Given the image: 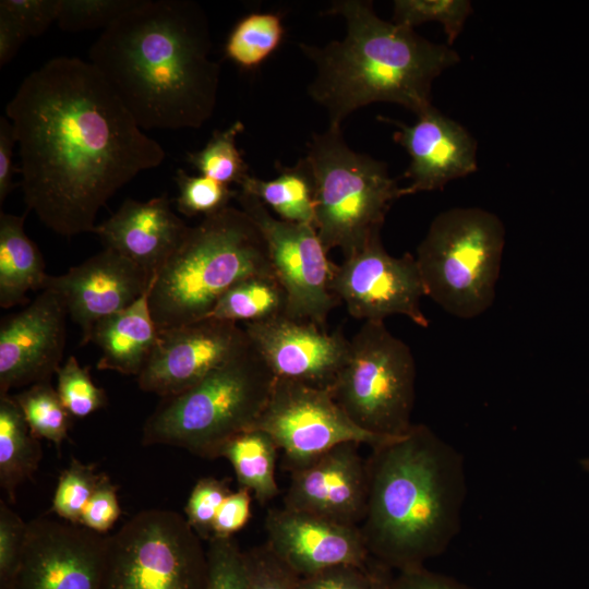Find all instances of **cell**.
Here are the masks:
<instances>
[{"label":"cell","instance_id":"7","mask_svg":"<svg viewBox=\"0 0 589 589\" xmlns=\"http://www.w3.org/2000/svg\"><path fill=\"white\" fill-rule=\"evenodd\" d=\"M306 147L315 183L314 228L327 252L337 248L348 257L381 235L401 188L384 161L351 149L341 128L313 134Z\"/></svg>","mask_w":589,"mask_h":589},{"label":"cell","instance_id":"11","mask_svg":"<svg viewBox=\"0 0 589 589\" xmlns=\"http://www.w3.org/2000/svg\"><path fill=\"white\" fill-rule=\"evenodd\" d=\"M254 429L274 438L290 472L339 444L356 442L374 447L394 437L360 429L338 406L329 389L279 377L275 378Z\"/></svg>","mask_w":589,"mask_h":589},{"label":"cell","instance_id":"21","mask_svg":"<svg viewBox=\"0 0 589 589\" xmlns=\"http://www.w3.org/2000/svg\"><path fill=\"white\" fill-rule=\"evenodd\" d=\"M378 118L397 127L393 137L410 157L404 175L410 183L401 188L402 196L441 190L449 181L477 171V141L437 108L431 106L411 125Z\"/></svg>","mask_w":589,"mask_h":589},{"label":"cell","instance_id":"43","mask_svg":"<svg viewBox=\"0 0 589 589\" xmlns=\"http://www.w3.org/2000/svg\"><path fill=\"white\" fill-rule=\"evenodd\" d=\"M372 578L366 567L338 565L300 577L299 589H371Z\"/></svg>","mask_w":589,"mask_h":589},{"label":"cell","instance_id":"15","mask_svg":"<svg viewBox=\"0 0 589 589\" xmlns=\"http://www.w3.org/2000/svg\"><path fill=\"white\" fill-rule=\"evenodd\" d=\"M106 537L62 519H33L9 589H99Z\"/></svg>","mask_w":589,"mask_h":589},{"label":"cell","instance_id":"24","mask_svg":"<svg viewBox=\"0 0 589 589\" xmlns=\"http://www.w3.org/2000/svg\"><path fill=\"white\" fill-rule=\"evenodd\" d=\"M24 215L0 213V306L28 301L29 291L43 290L48 277L38 247L24 230Z\"/></svg>","mask_w":589,"mask_h":589},{"label":"cell","instance_id":"36","mask_svg":"<svg viewBox=\"0 0 589 589\" xmlns=\"http://www.w3.org/2000/svg\"><path fill=\"white\" fill-rule=\"evenodd\" d=\"M206 589H251L244 551L231 538L208 541Z\"/></svg>","mask_w":589,"mask_h":589},{"label":"cell","instance_id":"33","mask_svg":"<svg viewBox=\"0 0 589 589\" xmlns=\"http://www.w3.org/2000/svg\"><path fill=\"white\" fill-rule=\"evenodd\" d=\"M103 476V472H96L94 464L72 458L59 476L51 510L62 520L80 525L82 513Z\"/></svg>","mask_w":589,"mask_h":589},{"label":"cell","instance_id":"49","mask_svg":"<svg viewBox=\"0 0 589 589\" xmlns=\"http://www.w3.org/2000/svg\"><path fill=\"white\" fill-rule=\"evenodd\" d=\"M580 465L585 471L589 472V458L580 460Z\"/></svg>","mask_w":589,"mask_h":589},{"label":"cell","instance_id":"20","mask_svg":"<svg viewBox=\"0 0 589 589\" xmlns=\"http://www.w3.org/2000/svg\"><path fill=\"white\" fill-rule=\"evenodd\" d=\"M359 443L339 444L291 471L284 506L360 526L368 504V462Z\"/></svg>","mask_w":589,"mask_h":589},{"label":"cell","instance_id":"38","mask_svg":"<svg viewBox=\"0 0 589 589\" xmlns=\"http://www.w3.org/2000/svg\"><path fill=\"white\" fill-rule=\"evenodd\" d=\"M229 480L214 477L201 478L193 486L184 507L185 518L202 540L213 537L217 510L231 493Z\"/></svg>","mask_w":589,"mask_h":589},{"label":"cell","instance_id":"18","mask_svg":"<svg viewBox=\"0 0 589 589\" xmlns=\"http://www.w3.org/2000/svg\"><path fill=\"white\" fill-rule=\"evenodd\" d=\"M154 277L118 252L104 249L59 276L48 275L43 289L57 291L80 327L81 346L91 342L95 324L141 298Z\"/></svg>","mask_w":589,"mask_h":589},{"label":"cell","instance_id":"1","mask_svg":"<svg viewBox=\"0 0 589 589\" xmlns=\"http://www.w3.org/2000/svg\"><path fill=\"white\" fill-rule=\"evenodd\" d=\"M5 117L27 211L60 236L93 232L108 200L165 159L100 72L77 57L52 58L25 76Z\"/></svg>","mask_w":589,"mask_h":589},{"label":"cell","instance_id":"17","mask_svg":"<svg viewBox=\"0 0 589 589\" xmlns=\"http://www.w3.org/2000/svg\"><path fill=\"white\" fill-rule=\"evenodd\" d=\"M275 377L330 389L349 352L350 339L308 321L284 315L243 326Z\"/></svg>","mask_w":589,"mask_h":589},{"label":"cell","instance_id":"46","mask_svg":"<svg viewBox=\"0 0 589 589\" xmlns=\"http://www.w3.org/2000/svg\"><path fill=\"white\" fill-rule=\"evenodd\" d=\"M16 139L12 123L4 116L0 118V205L14 189L13 175L15 172L13 164V148Z\"/></svg>","mask_w":589,"mask_h":589},{"label":"cell","instance_id":"31","mask_svg":"<svg viewBox=\"0 0 589 589\" xmlns=\"http://www.w3.org/2000/svg\"><path fill=\"white\" fill-rule=\"evenodd\" d=\"M35 437L45 438L60 449L73 418L63 406L50 381L28 386L13 395Z\"/></svg>","mask_w":589,"mask_h":589},{"label":"cell","instance_id":"37","mask_svg":"<svg viewBox=\"0 0 589 589\" xmlns=\"http://www.w3.org/2000/svg\"><path fill=\"white\" fill-rule=\"evenodd\" d=\"M137 0H60L57 23L64 32L108 27Z\"/></svg>","mask_w":589,"mask_h":589},{"label":"cell","instance_id":"47","mask_svg":"<svg viewBox=\"0 0 589 589\" xmlns=\"http://www.w3.org/2000/svg\"><path fill=\"white\" fill-rule=\"evenodd\" d=\"M27 35L19 25V23L4 10L0 9V67L2 68L10 62L23 43L27 39Z\"/></svg>","mask_w":589,"mask_h":589},{"label":"cell","instance_id":"30","mask_svg":"<svg viewBox=\"0 0 589 589\" xmlns=\"http://www.w3.org/2000/svg\"><path fill=\"white\" fill-rule=\"evenodd\" d=\"M243 129V122L236 120L227 129L214 131L202 149L187 154V161L200 175L227 185H239L250 175L249 166L237 147V136Z\"/></svg>","mask_w":589,"mask_h":589},{"label":"cell","instance_id":"6","mask_svg":"<svg viewBox=\"0 0 589 589\" xmlns=\"http://www.w3.org/2000/svg\"><path fill=\"white\" fill-rule=\"evenodd\" d=\"M275 378L251 344L192 387L161 398L143 425L142 443L219 458L228 441L254 429Z\"/></svg>","mask_w":589,"mask_h":589},{"label":"cell","instance_id":"10","mask_svg":"<svg viewBox=\"0 0 589 589\" xmlns=\"http://www.w3.org/2000/svg\"><path fill=\"white\" fill-rule=\"evenodd\" d=\"M201 540L181 514L142 510L106 537L99 589H206Z\"/></svg>","mask_w":589,"mask_h":589},{"label":"cell","instance_id":"23","mask_svg":"<svg viewBox=\"0 0 589 589\" xmlns=\"http://www.w3.org/2000/svg\"><path fill=\"white\" fill-rule=\"evenodd\" d=\"M149 290L127 309L95 324L91 341L101 353L98 370L134 376L143 370L159 332L149 309Z\"/></svg>","mask_w":589,"mask_h":589},{"label":"cell","instance_id":"27","mask_svg":"<svg viewBox=\"0 0 589 589\" xmlns=\"http://www.w3.org/2000/svg\"><path fill=\"white\" fill-rule=\"evenodd\" d=\"M279 450L265 431L251 429L228 441L220 450L233 467L239 488L250 490L264 505L279 494L275 464Z\"/></svg>","mask_w":589,"mask_h":589},{"label":"cell","instance_id":"22","mask_svg":"<svg viewBox=\"0 0 589 589\" xmlns=\"http://www.w3.org/2000/svg\"><path fill=\"white\" fill-rule=\"evenodd\" d=\"M189 227L172 211L167 194H163L146 202L124 200L93 232L105 249L118 252L155 277Z\"/></svg>","mask_w":589,"mask_h":589},{"label":"cell","instance_id":"35","mask_svg":"<svg viewBox=\"0 0 589 589\" xmlns=\"http://www.w3.org/2000/svg\"><path fill=\"white\" fill-rule=\"evenodd\" d=\"M56 374L57 393L73 418H85L107 405L105 390L95 385L89 369L81 366L76 357L70 356Z\"/></svg>","mask_w":589,"mask_h":589},{"label":"cell","instance_id":"41","mask_svg":"<svg viewBox=\"0 0 589 589\" xmlns=\"http://www.w3.org/2000/svg\"><path fill=\"white\" fill-rule=\"evenodd\" d=\"M118 486L104 473L81 517L80 525L99 534L107 533L121 515Z\"/></svg>","mask_w":589,"mask_h":589},{"label":"cell","instance_id":"19","mask_svg":"<svg viewBox=\"0 0 589 589\" xmlns=\"http://www.w3.org/2000/svg\"><path fill=\"white\" fill-rule=\"evenodd\" d=\"M269 550L299 577L338 565L366 567L370 554L359 526L288 507L265 518Z\"/></svg>","mask_w":589,"mask_h":589},{"label":"cell","instance_id":"4","mask_svg":"<svg viewBox=\"0 0 589 589\" xmlns=\"http://www.w3.org/2000/svg\"><path fill=\"white\" fill-rule=\"evenodd\" d=\"M326 14L344 19V38L299 48L315 65L308 94L326 110L328 127L341 128L373 103L397 104L418 116L433 106V81L460 61L450 46L381 19L371 1H334Z\"/></svg>","mask_w":589,"mask_h":589},{"label":"cell","instance_id":"32","mask_svg":"<svg viewBox=\"0 0 589 589\" xmlns=\"http://www.w3.org/2000/svg\"><path fill=\"white\" fill-rule=\"evenodd\" d=\"M471 13L472 4L468 0H396L393 22L413 29L426 22H438L450 46Z\"/></svg>","mask_w":589,"mask_h":589},{"label":"cell","instance_id":"5","mask_svg":"<svg viewBox=\"0 0 589 589\" xmlns=\"http://www.w3.org/2000/svg\"><path fill=\"white\" fill-rule=\"evenodd\" d=\"M254 275H274L265 239L240 207L204 217L154 277L148 303L158 330L205 318L218 299Z\"/></svg>","mask_w":589,"mask_h":589},{"label":"cell","instance_id":"13","mask_svg":"<svg viewBox=\"0 0 589 589\" xmlns=\"http://www.w3.org/2000/svg\"><path fill=\"white\" fill-rule=\"evenodd\" d=\"M330 289L357 320L384 322L404 315L420 327L429 326L421 309L425 290L416 256L388 254L381 235L334 266Z\"/></svg>","mask_w":589,"mask_h":589},{"label":"cell","instance_id":"12","mask_svg":"<svg viewBox=\"0 0 589 589\" xmlns=\"http://www.w3.org/2000/svg\"><path fill=\"white\" fill-rule=\"evenodd\" d=\"M236 201L260 228L285 290V315L323 327L340 301L330 289L335 264L313 225L276 218L255 196L238 190Z\"/></svg>","mask_w":589,"mask_h":589},{"label":"cell","instance_id":"39","mask_svg":"<svg viewBox=\"0 0 589 589\" xmlns=\"http://www.w3.org/2000/svg\"><path fill=\"white\" fill-rule=\"evenodd\" d=\"M27 533L25 522L0 501V589H9L20 566Z\"/></svg>","mask_w":589,"mask_h":589},{"label":"cell","instance_id":"44","mask_svg":"<svg viewBox=\"0 0 589 589\" xmlns=\"http://www.w3.org/2000/svg\"><path fill=\"white\" fill-rule=\"evenodd\" d=\"M251 493L245 488H239L224 500L214 520L213 537L231 538L248 524L251 518Z\"/></svg>","mask_w":589,"mask_h":589},{"label":"cell","instance_id":"45","mask_svg":"<svg viewBox=\"0 0 589 589\" xmlns=\"http://www.w3.org/2000/svg\"><path fill=\"white\" fill-rule=\"evenodd\" d=\"M390 589H473L452 577L434 573L424 566L398 572Z\"/></svg>","mask_w":589,"mask_h":589},{"label":"cell","instance_id":"34","mask_svg":"<svg viewBox=\"0 0 589 589\" xmlns=\"http://www.w3.org/2000/svg\"><path fill=\"white\" fill-rule=\"evenodd\" d=\"M175 181L178 187L176 197L177 209L189 217L216 214L230 206L236 200L238 190L220 183L203 175L191 176L183 169H178Z\"/></svg>","mask_w":589,"mask_h":589},{"label":"cell","instance_id":"48","mask_svg":"<svg viewBox=\"0 0 589 589\" xmlns=\"http://www.w3.org/2000/svg\"><path fill=\"white\" fill-rule=\"evenodd\" d=\"M369 569L372 578L371 589H390L394 578L390 568L370 558Z\"/></svg>","mask_w":589,"mask_h":589},{"label":"cell","instance_id":"29","mask_svg":"<svg viewBox=\"0 0 589 589\" xmlns=\"http://www.w3.org/2000/svg\"><path fill=\"white\" fill-rule=\"evenodd\" d=\"M285 27L279 14L253 12L230 31L226 44V58L247 70L260 67L280 46Z\"/></svg>","mask_w":589,"mask_h":589},{"label":"cell","instance_id":"40","mask_svg":"<svg viewBox=\"0 0 589 589\" xmlns=\"http://www.w3.org/2000/svg\"><path fill=\"white\" fill-rule=\"evenodd\" d=\"M251 589H299L300 577L264 543L244 551Z\"/></svg>","mask_w":589,"mask_h":589},{"label":"cell","instance_id":"25","mask_svg":"<svg viewBox=\"0 0 589 589\" xmlns=\"http://www.w3.org/2000/svg\"><path fill=\"white\" fill-rule=\"evenodd\" d=\"M238 187L259 199L278 218L314 226L315 183L305 157L294 166L279 167L278 175L271 180L249 175Z\"/></svg>","mask_w":589,"mask_h":589},{"label":"cell","instance_id":"8","mask_svg":"<svg viewBox=\"0 0 589 589\" xmlns=\"http://www.w3.org/2000/svg\"><path fill=\"white\" fill-rule=\"evenodd\" d=\"M505 235L501 218L481 207H453L436 215L416 254L425 296L462 320L489 310Z\"/></svg>","mask_w":589,"mask_h":589},{"label":"cell","instance_id":"28","mask_svg":"<svg viewBox=\"0 0 589 589\" xmlns=\"http://www.w3.org/2000/svg\"><path fill=\"white\" fill-rule=\"evenodd\" d=\"M286 308V293L276 276L254 275L229 288L207 317L247 324L284 315Z\"/></svg>","mask_w":589,"mask_h":589},{"label":"cell","instance_id":"3","mask_svg":"<svg viewBox=\"0 0 589 589\" xmlns=\"http://www.w3.org/2000/svg\"><path fill=\"white\" fill-rule=\"evenodd\" d=\"M359 528L371 558L398 572L444 553L461 527L462 455L425 424L372 447Z\"/></svg>","mask_w":589,"mask_h":589},{"label":"cell","instance_id":"9","mask_svg":"<svg viewBox=\"0 0 589 589\" xmlns=\"http://www.w3.org/2000/svg\"><path fill=\"white\" fill-rule=\"evenodd\" d=\"M416 375L409 346L384 322H363L350 339L347 360L329 390L360 429L398 436L413 424Z\"/></svg>","mask_w":589,"mask_h":589},{"label":"cell","instance_id":"26","mask_svg":"<svg viewBox=\"0 0 589 589\" xmlns=\"http://www.w3.org/2000/svg\"><path fill=\"white\" fill-rule=\"evenodd\" d=\"M41 456L39 440L31 432L13 395H0V486L11 503L17 488L33 478Z\"/></svg>","mask_w":589,"mask_h":589},{"label":"cell","instance_id":"2","mask_svg":"<svg viewBox=\"0 0 589 589\" xmlns=\"http://www.w3.org/2000/svg\"><path fill=\"white\" fill-rule=\"evenodd\" d=\"M207 15L191 0H137L88 50L142 130L199 129L215 111L220 67Z\"/></svg>","mask_w":589,"mask_h":589},{"label":"cell","instance_id":"16","mask_svg":"<svg viewBox=\"0 0 589 589\" xmlns=\"http://www.w3.org/2000/svg\"><path fill=\"white\" fill-rule=\"evenodd\" d=\"M68 312L60 294L45 288L22 310L1 320L0 395L50 381L61 366Z\"/></svg>","mask_w":589,"mask_h":589},{"label":"cell","instance_id":"42","mask_svg":"<svg viewBox=\"0 0 589 589\" xmlns=\"http://www.w3.org/2000/svg\"><path fill=\"white\" fill-rule=\"evenodd\" d=\"M60 0H1L0 9L8 12L27 37L44 34L57 22Z\"/></svg>","mask_w":589,"mask_h":589},{"label":"cell","instance_id":"14","mask_svg":"<svg viewBox=\"0 0 589 589\" xmlns=\"http://www.w3.org/2000/svg\"><path fill=\"white\" fill-rule=\"evenodd\" d=\"M250 346L243 327L213 317L161 329L137 385L160 398L177 395Z\"/></svg>","mask_w":589,"mask_h":589}]
</instances>
